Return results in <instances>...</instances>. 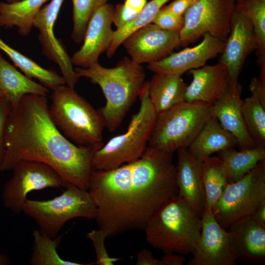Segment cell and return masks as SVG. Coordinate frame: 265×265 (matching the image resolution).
<instances>
[{
    "mask_svg": "<svg viewBox=\"0 0 265 265\" xmlns=\"http://www.w3.org/2000/svg\"><path fill=\"white\" fill-rule=\"evenodd\" d=\"M147 83L149 97L157 114L186 101L187 85L180 76L155 73Z\"/></svg>",
    "mask_w": 265,
    "mask_h": 265,
    "instance_id": "obj_23",
    "label": "cell"
},
{
    "mask_svg": "<svg viewBox=\"0 0 265 265\" xmlns=\"http://www.w3.org/2000/svg\"><path fill=\"white\" fill-rule=\"evenodd\" d=\"M10 106V104L4 97L0 98V171L5 153L4 141V126Z\"/></svg>",
    "mask_w": 265,
    "mask_h": 265,
    "instance_id": "obj_37",
    "label": "cell"
},
{
    "mask_svg": "<svg viewBox=\"0 0 265 265\" xmlns=\"http://www.w3.org/2000/svg\"><path fill=\"white\" fill-rule=\"evenodd\" d=\"M0 50L11 59L28 78L37 80L49 90H53L66 84L62 76L51 69L43 68L35 61L12 48L0 38Z\"/></svg>",
    "mask_w": 265,
    "mask_h": 265,
    "instance_id": "obj_27",
    "label": "cell"
},
{
    "mask_svg": "<svg viewBox=\"0 0 265 265\" xmlns=\"http://www.w3.org/2000/svg\"><path fill=\"white\" fill-rule=\"evenodd\" d=\"M201 217L178 196L164 207L146 226V240L164 253L192 254L199 241Z\"/></svg>",
    "mask_w": 265,
    "mask_h": 265,
    "instance_id": "obj_4",
    "label": "cell"
},
{
    "mask_svg": "<svg viewBox=\"0 0 265 265\" xmlns=\"http://www.w3.org/2000/svg\"><path fill=\"white\" fill-rule=\"evenodd\" d=\"M139 98V110L132 116L127 131L111 138L95 153L93 170L117 168L138 159L145 152L157 116L149 97L147 81Z\"/></svg>",
    "mask_w": 265,
    "mask_h": 265,
    "instance_id": "obj_6",
    "label": "cell"
},
{
    "mask_svg": "<svg viewBox=\"0 0 265 265\" xmlns=\"http://www.w3.org/2000/svg\"><path fill=\"white\" fill-rule=\"evenodd\" d=\"M63 1L51 0L43 6L34 20L33 27L39 30L38 39L43 53L58 65L66 85L74 88L80 77L73 68L71 57L54 32V24Z\"/></svg>",
    "mask_w": 265,
    "mask_h": 265,
    "instance_id": "obj_14",
    "label": "cell"
},
{
    "mask_svg": "<svg viewBox=\"0 0 265 265\" xmlns=\"http://www.w3.org/2000/svg\"><path fill=\"white\" fill-rule=\"evenodd\" d=\"M202 180L205 193L204 207L212 211L228 184L223 163L218 157H209L202 160Z\"/></svg>",
    "mask_w": 265,
    "mask_h": 265,
    "instance_id": "obj_28",
    "label": "cell"
},
{
    "mask_svg": "<svg viewBox=\"0 0 265 265\" xmlns=\"http://www.w3.org/2000/svg\"><path fill=\"white\" fill-rule=\"evenodd\" d=\"M225 42L206 33L199 44L172 53L165 58L148 64L155 73L181 76L187 71L200 68L222 53Z\"/></svg>",
    "mask_w": 265,
    "mask_h": 265,
    "instance_id": "obj_17",
    "label": "cell"
},
{
    "mask_svg": "<svg viewBox=\"0 0 265 265\" xmlns=\"http://www.w3.org/2000/svg\"><path fill=\"white\" fill-rule=\"evenodd\" d=\"M250 216L256 222L265 226V201L255 209Z\"/></svg>",
    "mask_w": 265,
    "mask_h": 265,
    "instance_id": "obj_42",
    "label": "cell"
},
{
    "mask_svg": "<svg viewBox=\"0 0 265 265\" xmlns=\"http://www.w3.org/2000/svg\"><path fill=\"white\" fill-rule=\"evenodd\" d=\"M135 263L137 265H163L161 259L155 258L147 249H143L137 253Z\"/></svg>",
    "mask_w": 265,
    "mask_h": 265,
    "instance_id": "obj_39",
    "label": "cell"
},
{
    "mask_svg": "<svg viewBox=\"0 0 265 265\" xmlns=\"http://www.w3.org/2000/svg\"><path fill=\"white\" fill-rule=\"evenodd\" d=\"M242 87L238 80H230L227 89L215 104L210 106L211 115L238 140L239 150L257 146L245 125L241 111Z\"/></svg>",
    "mask_w": 265,
    "mask_h": 265,
    "instance_id": "obj_18",
    "label": "cell"
},
{
    "mask_svg": "<svg viewBox=\"0 0 265 265\" xmlns=\"http://www.w3.org/2000/svg\"><path fill=\"white\" fill-rule=\"evenodd\" d=\"M234 10L252 23L258 44L257 63L260 75L265 76V0H237Z\"/></svg>",
    "mask_w": 265,
    "mask_h": 265,
    "instance_id": "obj_29",
    "label": "cell"
},
{
    "mask_svg": "<svg viewBox=\"0 0 265 265\" xmlns=\"http://www.w3.org/2000/svg\"><path fill=\"white\" fill-rule=\"evenodd\" d=\"M192 254L188 265H233L238 259L231 233L219 224L209 207L204 208L200 238Z\"/></svg>",
    "mask_w": 265,
    "mask_h": 265,
    "instance_id": "obj_12",
    "label": "cell"
},
{
    "mask_svg": "<svg viewBox=\"0 0 265 265\" xmlns=\"http://www.w3.org/2000/svg\"><path fill=\"white\" fill-rule=\"evenodd\" d=\"M52 91L49 112L61 133L79 146L103 145L105 127L99 110L66 84Z\"/></svg>",
    "mask_w": 265,
    "mask_h": 265,
    "instance_id": "obj_5",
    "label": "cell"
},
{
    "mask_svg": "<svg viewBox=\"0 0 265 265\" xmlns=\"http://www.w3.org/2000/svg\"><path fill=\"white\" fill-rule=\"evenodd\" d=\"M170 0H151L147 2L137 17L132 22L113 32L111 43L106 51L108 57H111L123 41L137 29L151 23L158 12Z\"/></svg>",
    "mask_w": 265,
    "mask_h": 265,
    "instance_id": "obj_32",
    "label": "cell"
},
{
    "mask_svg": "<svg viewBox=\"0 0 265 265\" xmlns=\"http://www.w3.org/2000/svg\"><path fill=\"white\" fill-rule=\"evenodd\" d=\"M235 2L236 0H197L183 15L180 45L192 43L206 33L225 42L230 33Z\"/></svg>",
    "mask_w": 265,
    "mask_h": 265,
    "instance_id": "obj_10",
    "label": "cell"
},
{
    "mask_svg": "<svg viewBox=\"0 0 265 265\" xmlns=\"http://www.w3.org/2000/svg\"><path fill=\"white\" fill-rule=\"evenodd\" d=\"M249 89L251 95L258 98L265 107V78L260 76L252 78Z\"/></svg>",
    "mask_w": 265,
    "mask_h": 265,
    "instance_id": "obj_38",
    "label": "cell"
},
{
    "mask_svg": "<svg viewBox=\"0 0 265 265\" xmlns=\"http://www.w3.org/2000/svg\"><path fill=\"white\" fill-rule=\"evenodd\" d=\"M235 243L238 258L254 263L265 259V226L251 216L241 218L229 227Z\"/></svg>",
    "mask_w": 265,
    "mask_h": 265,
    "instance_id": "obj_21",
    "label": "cell"
},
{
    "mask_svg": "<svg viewBox=\"0 0 265 265\" xmlns=\"http://www.w3.org/2000/svg\"><path fill=\"white\" fill-rule=\"evenodd\" d=\"M197 0H174L167 7L175 14L178 16L184 15L186 12Z\"/></svg>",
    "mask_w": 265,
    "mask_h": 265,
    "instance_id": "obj_40",
    "label": "cell"
},
{
    "mask_svg": "<svg viewBox=\"0 0 265 265\" xmlns=\"http://www.w3.org/2000/svg\"><path fill=\"white\" fill-rule=\"evenodd\" d=\"M0 91L15 106L26 95L47 96L49 90L20 73L0 53Z\"/></svg>",
    "mask_w": 265,
    "mask_h": 265,
    "instance_id": "obj_24",
    "label": "cell"
},
{
    "mask_svg": "<svg viewBox=\"0 0 265 265\" xmlns=\"http://www.w3.org/2000/svg\"><path fill=\"white\" fill-rule=\"evenodd\" d=\"M241 111L247 130L255 145L265 147V107L251 95L242 100Z\"/></svg>",
    "mask_w": 265,
    "mask_h": 265,
    "instance_id": "obj_31",
    "label": "cell"
},
{
    "mask_svg": "<svg viewBox=\"0 0 265 265\" xmlns=\"http://www.w3.org/2000/svg\"><path fill=\"white\" fill-rule=\"evenodd\" d=\"M114 8L107 3L92 15L82 46L71 57L73 64L81 68L88 67L98 62L100 55L107 50L113 36L111 25Z\"/></svg>",
    "mask_w": 265,
    "mask_h": 265,
    "instance_id": "obj_16",
    "label": "cell"
},
{
    "mask_svg": "<svg viewBox=\"0 0 265 265\" xmlns=\"http://www.w3.org/2000/svg\"><path fill=\"white\" fill-rule=\"evenodd\" d=\"M210 106L185 101L158 114L148 147L173 153L187 148L211 116Z\"/></svg>",
    "mask_w": 265,
    "mask_h": 265,
    "instance_id": "obj_7",
    "label": "cell"
},
{
    "mask_svg": "<svg viewBox=\"0 0 265 265\" xmlns=\"http://www.w3.org/2000/svg\"><path fill=\"white\" fill-rule=\"evenodd\" d=\"M147 2V0H125L124 3L140 13Z\"/></svg>",
    "mask_w": 265,
    "mask_h": 265,
    "instance_id": "obj_43",
    "label": "cell"
},
{
    "mask_svg": "<svg viewBox=\"0 0 265 265\" xmlns=\"http://www.w3.org/2000/svg\"><path fill=\"white\" fill-rule=\"evenodd\" d=\"M10 259L5 254H0V265H6L10 264Z\"/></svg>",
    "mask_w": 265,
    "mask_h": 265,
    "instance_id": "obj_44",
    "label": "cell"
},
{
    "mask_svg": "<svg viewBox=\"0 0 265 265\" xmlns=\"http://www.w3.org/2000/svg\"><path fill=\"white\" fill-rule=\"evenodd\" d=\"M2 97H3V95H2V93L0 91V98H1Z\"/></svg>",
    "mask_w": 265,
    "mask_h": 265,
    "instance_id": "obj_46",
    "label": "cell"
},
{
    "mask_svg": "<svg viewBox=\"0 0 265 265\" xmlns=\"http://www.w3.org/2000/svg\"><path fill=\"white\" fill-rule=\"evenodd\" d=\"M161 260L163 265H183L186 261V258L181 254L168 253H164Z\"/></svg>",
    "mask_w": 265,
    "mask_h": 265,
    "instance_id": "obj_41",
    "label": "cell"
},
{
    "mask_svg": "<svg viewBox=\"0 0 265 265\" xmlns=\"http://www.w3.org/2000/svg\"><path fill=\"white\" fill-rule=\"evenodd\" d=\"M151 23L162 29L179 32L183 26L184 17L175 14L167 5H164L158 12Z\"/></svg>",
    "mask_w": 265,
    "mask_h": 265,
    "instance_id": "obj_35",
    "label": "cell"
},
{
    "mask_svg": "<svg viewBox=\"0 0 265 265\" xmlns=\"http://www.w3.org/2000/svg\"><path fill=\"white\" fill-rule=\"evenodd\" d=\"M176 166L178 196L201 217L205 204V193L201 174L202 161L193 157L187 148L177 151Z\"/></svg>",
    "mask_w": 265,
    "mask_h": 265,
    "instance_id": "obj_20",
    "label": "cell"
},
{
    "mask_svg": "<svg viewBox=\"0 0 265 265\" xmlns=\"http://www.w3.org/2000/svg\"><path fill=\"white\" fill-rule=\"evenodd\" d=\"M217 155L223 163L228 184H231L243 178L265 159V147L257 146L239 151L232 148L220 151Z\"/></svg>",
    "mask_w": 265,
    "mask_h": 265,
    "instance_id": "obj_26",
    "label": "cell"
},
{
    "mask_svg": "<svg viewBox=\"0 0 265 265\" xmlns=\"http://www.w3.org/2000/svg\"><path fill=\"white\" fill-rule=\"evenodd\" d=\"M47 96L27 94L11 106L5 123V153L0 169L31 160L55 169L67 184L88 190L92 161L102 145L79 146L65 137L53 121Z\"/></svg>",
    "mask_w": 265,
    "mask_h": 265,
    "instance_id": "obj_2",
    "label": "cell"
},
{
    "mask_svg": "<svg viewBox=\"0 0 265 265\" xmlns=\"http://www.w3.org/2000/svg\"><path fill=\"white\" fill-rule=\"evenodd\" d=\"M258 49L251 22L243 14L234 11L230 33L219 60L226 67L230 80H238L246 58Z\"/></svg>",
    "mask_w": 265,
    "mask_h": 265,
    "instance_id": "obj_15",
    "label": "cell"
},
{
    "mask_svg": "<svg viewBox=\"0 0 265 265\" xmlns=\"http://www.w3.org/2000/svg\"><path fill=\"white\" fill-rule=\"evenodd\" d=\"M122 44L133 61L150 64L165 58L180 46L179 32L150 23L133 32Z\"/></svg>",
    "mask_w": 265,
    "mask_h": 265,
    "instance_id": "obj_13",
    "label": "cell"
},
{
    "mask_svg": "<svg viewBox=\"0 0 265 265\" xmlns=\"http://www.w3.org/2000/svg\"><path fill=\"white\" fill-rule=\"evenodd\" d=\"M173 153L147 147L138 159L107 170H92L88 191L97 207L99 229L107 238L144 230L178 196Z\"/></svg>",
    "mask_w": 265,
    "mask_h": 265,
    "instance_id": "obj_1",
    "label": "cell"
},
{
    "mask_svg": "<svg viewBox=\"0 0 265 265\" xmlns=\"http://www.w3.org/2000/svg\"><path fill=\"white\" fill-rule=\"evenodd\" d=\"M188 73L192 80L187 86L185 101L200 102L210 106L224 95L230 80L226 67L219 62L190 70Z\"/></svg>",
    "mask_w": 265,
    "mask_h": 265,
    "instance_id": "obj_19",
    "label": "cell"
},
{
    "mask_svg": "<svg viewBox=\"0 0 265 265\" xmlns=\"http://www.w3.org/2000/svg\"><path fill=\"white\" fill-rule=\"evenodd\" d=\"M73 27L71 37L80 43L83 40L88 24L94 13L108 0H72Z\"/></svg>",
    "mask_w": 265,
    "mask_h": 265,
    "instance_id": "obj_33",
    "label": "cell"
},
{
    "mask_svg": "<svg viewBox=\"0 0 265 265\" xmlns=\"http://www.w3.org/2000/svg\"><path fill=\"white\" fill-rule=\"evenodd\" d=\"M75 70L80 78H87L101 88L106 104L99 111L105 127L110 132L115 131L144 86L143 67L125 57L113 68L103 67L97 62L88 67H78Z\"/></svg>",
    "mask_w": 265,
    "mask_h": 265,
    "instance_id": "obj_3",
    "label": "cell"
},
{
    "mask_svg": "<svg viewBox=\"0 0 265 265\" xmlns=\"http://www.w3.org/2000/svg\"><path fill=\"white\" fill-rule=\"evenodd\" d=\"M20 0H6V2H9V3H12V2H17Z\"/></svg>",
    "mask_w": 265,
    "mask_h": 265,
    "instance_id": "obj_45",
    "label": "cell"
},
{
    "mask_svg": "<svg viewBox=\"0 0 265 265\" xmlns=\"http://www.w3.org/2000/svg\"><path fill=\"white\" fill-rule=\"evenodd\" d=\"M11 170L12 176L4 184L1 197L4 206L16 214L23 212L27 195L31 191L67 184L55 169L38 161H19Z\"/></svg>",
    "mask_w": 265,
    "mask_h": 265,
    "instance_id": "obj_11",
    "label": "cell"
},
{
    "mask_svg": "<svg viewBox=\"0 0 265 265\" xmlns=\"http://www.w3.org/2000/svg\"><path fill=\"white\" fill-rule=\"evenodd\" d=\"M139 12L125 3H120L114 8L112 23L119 29L133 21Z\"/></svg>",
    "mask_w": 265,
    "mask_h": 265,
    "instance_id": "obj_36",
    "label": "cell"
},
{
    "mask_svg": "<svg viewBox=\"0 0 265 265\" xmlns=\"http://www.w3.org/2000/svg\"><path fill=\"white\" fill-rule=\"evenodd\" d=\"M62 193L45 201L27 199L23 212L35 220L43 234L55 238L64 224L78 217L95 219L97 207L88 190L67 184Z\"/></svg>",
    "mask_w": 265,
    "mask_h": 265,
    "instance_id": "obj_8",
    "label": "cell"
},
{
    "mask_svg": "<svg viewBox=\"0 0 265 265\" xmlns=\"http://www.w3.org/2000/svg\"><path fill=\"white\" fill-rule=\"evenodd\" d=\"M265 201V159L238 181L228 184L212 213L227 229L235 222L250 216Z\"/></svg>",
    "mask_w": 265,
    "mask_h": 265,
    "instance_id": "obj_9",
    "label": "cell"
},
{
    "mask_svg": "<svg viewBox=\"0 0 265 265\" xmlns=\"http://www.w3.org/2000/svg\"></svg>",
    "mask_w": 265,
    "mask_h": 265,
    "instance_id": "obj_47",
    "label": "cell"
},
{
    "mask_svg": "<svg viewBox=\"0 0 265 265\" xmlns=\"http://www.w3.org/2000/svg\"><path fill=\"white\" fill-rule=\"evenodd\" d=\"M238 145L236 138L211 115L187 149L193 157L202 161L215 153Z\"/></svg>",
    "mask_w": 265,
    "mask_h": 265,
    "instance_id": "obj_22",
    "label": "cell"
},
{
    "mask_svg": "<svg viewBox=\"0 0 265 265\" xmlns=\"http://www.w3.org/2000/svg\"><path fill=\"white\" fill-rule=\"evenodd\" d=\"M87 237L92 242L95 248L96 260L94 263L98 265H112L121 258L110 257L107 253L105 241L107 238L103 231L99 229L92 230L87 234Z\"/></svg>",
    "mask_w": 265,
    "mask_h": 265,
    "instance_id": "obj_34",
    "label": "cell"
},
{
    "mask_svg": "<svg viewBox=\"0 0 265 265\" xmlns=\"http://www.w3.org/2000/svg\"><path fill=\"white\" fill-rule=\"evenodd\" d=\"M34 245L29 263L31 265H82L77 262L65 260L57 253V248L61 241V237L52 238L39 230L32 233Z\"/></svg>",
    "mask_w": 265,
    "mask_h": 265,
    "instance_id": "obj_30",
    "label": "cell"
},
{
    "mask_svg": "<svg viewBox=\"0 0 265 265\" xmlns=\"http://www.w3.org/2000/svg\"><path fill=\"white\" fill-rule=\"evenodd\" d=\"M48 0H21L12 3L0 2V27L16 26L21 35H28L38 13Z\"/></svg>",
    "mask_w": 265,
    "mask_h": 265,
    "instance_id": "obj_25",
    "label": "cell"
}]
</instances>
